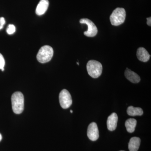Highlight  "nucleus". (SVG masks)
<instances>
[{
    "label": "nucleus",
    "instance_id": "18",
    "mask_svg": "<svg viewBox=\"0 0 151 151\" xmlns=\"http://www.w3.org/2000/svg\"><path fill=\"white\" fill-rule=\"evenodd\" d=\"M147 24L148 25L150 26H151V17H150L147 18Z\"/></svg>",
    "mask_w": 151,
    "mask_h": 151
},
{
    "label": "nucleus",
    "instance_id": "15",
    "mask_svg": "<svg viewBox=\"0 0 151 151\" xmlns=\"http://www.w3.org/2000/svg\"><path fill=\"white\" fill-rule=\"evenodd\" d=\"M16 28L13 24H9L6 29V32L9 35H12L15 32Z\"/></svg>",
    "mask_w": 151,
    "mask_h": 151
},
{
    "label": "nucleus",
    "instance_id": "13",
    "mask_svg": "<svg viewBox=\"0 0 151 151\" xmlns=\"http://www.w3.org/2000/svg\"><path fill=\"white\" fill-rule=\"evenodd\" d=\"M127 113L130 116H141L143 115L144 112L142 109L140 108H135L131 106L127 109Z\"/></svg>",
    "mask_w": 151,
    "mask_h": 151
},
{
    "label": "nucleus",
    "instance_id": "11",
    "mask_svg": "<svg viewBox=\"0 0 151 151\" xmlns=\"http://www.w3.org/2000/svg\"><path fill=\"white\" fill-rule=\"evenodd\" d=\"M137 55L138 59L143 62L148 61L151 56L145 49L143 47L138 49Z\"/></svg>",
    "mask_w": 151,
    "mask_h": 151
},
{
    "label": "nucleus",
    "instance_id": "20",
    "mask_svg": "<svg viewBox=\"0 0 151 151\" xmlns=\"http://www.w3.org/2000/svg\"><path fill=\"white\" fill-rule=\"evenodd\" d=\"M70 112L71 113H73V111H72V110H70Z\"/></svg>",
    "mask_w": 151,
    "mask_h": 151
},
{
    "label": "nucleus",
    "instance_id": "22",
    "mask_svg": "<svg viewBox=\"0 0 151 151\" xmlns=\"http://www.w3.org/2000/svg\"><path fill=\"white\" fill-rule=\"evenodd\" d=\"M77 64H78V65H79V63H78V62H77Z\"/></svg>",
    "mask_w": 151,
    "mask_h": 151
},
{
    "label": "nucleus",
    "instance_id": "17",
    "mask_svg": "<svg viewBox=\"0 0 151 151\" xmlns=\"http://www.w3.org/2000/svg\"><path fill=\"white\" fill-rule=\"evenodd\" d=\"M6 21L4 18L2 17L0 18V30L3 29L4 27V25L5 24Z\"/></svg>",
    "mask_w": 151,
    "mask_h": 151
},
{
    "label": "nucleus",
    "instance_id": "8",
    "mask_svg": "<svg viewBox=\"0 0 151 151\" xmlns=\"http://www.w3.org/2000/svg\"><path fill=\"white\" fill-rule=\"evenodd\" d=\"M118 117L116 113H112L107 120V124L108 129L110 131H113L116 129L118 123Z\"/></svg>",
    "mask_w": 151,
    "mask_h": 151
},
{
    "label": "nucleus",
    "instance_id": "16",
    "mask_svg": "<svg viewBox=\"0 0 151 151\" xmlns=\"http://www.w3.org/2000/svg\"><path fill=\"white\" fill-rule=\"evenodd\" d=\"M5 65V59L3 57L2 55L0 53V69H2L4 68Z\"/></svg>",
    "mask_w": 151,
    "mask_h": 151
},
{
    "label": "nucleus",
    "instance_id": "9",
    "mask_svg": "<svg viewBox=\"0 0 151 151\" xmlns=\"http://www.w3.org/2000/svg\"><path fill=\"white\" fill-rule=\"evenodd\" d=\"M49 4L48 0H40L36 9V14L38 16L44 14L48 9Z\"/></svg>",
    "mask_w": 151,
    "mask_h": 151
},
{
    "label": "nucleus",
    "instance_id": "10",
    "mask_svg": "<svg viewBox=\"0 0 151 151\" xmlns=\"http://www.w3.org/2000/svg\"><path fill=\"white\" fill-rule=\"evenodd\" d=\"M125 77L133 83H138L140 81V77L137 73L127 68L125 72Z\"/></svg>",
    "mask_w": 151,
    "mask_h": 151
},
{
    "label": "nucleus",
    "instance_id": "5",
    "mask_svg": "<svg viewBox=\"0 0 151 151\" xmlns=\"http://www.w3.org/2000/svg\"><path fill=\"white\" fill-rule=\"evenodd\" d=\"M60 104L63 109H67L72 104V100L69 92L66 89H63L60 93L59 96Z\"/></svg>",
    "mask_w": 151,
    "mask_h": 151
},
{
    "label": "nucleus",
    "instance_id": "7",
    "mask_svg": "<svg viewBox=\"0 0 151 151\" xmlns=\"http://www.w3.org/2000/svg\"><path fill=\"white\" fill-rule=\"evenodd\" d=\"M87 136L91 141H95L99 137V132L97 124L92 122L88 126L87 132Z\"/></svg>",
    "mask_w": 151,
    "mask_h": 151
},
{
    "label": "nucleus",
    "instance_id": "6",
    "mask_svg": "<svg viewBox=\"0 0 151 151\" xmlns=\"http://www.w3.org/2000/svg\"><path fill=\"white\" fill-rule=\"evenodd\" d=\"M80 23L86 24L88 27V29L84 32V35L88 37H93L97 35L98 29L95 24L89 19H81L80 20Z\"/></svg>",
    "mask_w": 151,
    "mask_h": 151
},
{
    "label": "nucleus",
    "instance_id": "4",
    "mask_svg": "<svg viewBox=\"0 0 151 151\" xmlns=\"http://www.w3.org/2000/svg\"><path fill=\"white\" fill-rule=\"evenodd\" d=\"M126 17L125 9L122 8H117L113 11L110 16L111 24L113 26L120 25L124 23Z\"/></svg>",
    "mask_w": 151,
    "mask_h": 151
},
{
    "label": "nucleus",
    "instance_id": "2",
    "mask_svg": "<svg viewBox=\"0 0 151 151\" xmlns=\"http://www.w3.org/2000/svg\"><path fill=\"white\" fill-rule=\"evenodd\" d=\"M86 69L90 76L93 78H97L102 74L103 66L99 61L92 60L87 63Z\"/></svg>",
    "mask_w": 151,
    "mask_h": 151
},
{
    "label": "nucleus",
    "instance_id": "21",
    "mask_svg": "<svg viewBox=\"0 0 151 151\" xmlns=\"http://www.w3.org/2000/svg\"><path fill=\"white\" fill-rule=\"evenodd\" d=\"M1 70L2 71H4V68H3L2 69H1Z\"/></svg>",
    "mask_w": 151,
    "mask_h": 151
},
{
    "label": "nucleus",
    "instance_id": "1",
    "mask_svg": "<svg viewBox=\"0 0 151 151\" xmlns=\"http://www.w3.org/2000/svg\"><path fill=\"white\" fill-rule=\"evenodd\" d=\"M12 107L14 113L21 114L24 109V97L21 92H14L12 96Z\"/></svg>",
    "mask_w": 151,
    "mask_h": 151
},
{
    "label": "nucleus",
    "instance_id": "23",
    "mask_svg": "<svg viewBox=\"0 0 151 151\" xmlns=\"http://www.w3.org/2000/svg\"></svg>",
    "mask_w": 151,
    "mask_h": 151
},
{
    "label": "nucleus",
    "instance_id": "12",
    "mask_svg": "<svg viewBox=\"0 0 151 151\" xmlns=\"http://www.w3.org/2000/svg\"><path fill=\"white\" fill-rule=\"evenodd\" d=\"M140 139L137 137H134L130 139L129 143V151H137L140 145Z\"/></svg>",
    "mask_w": 151,
    "mask_h": 151
},
{
    "label": "nucleus",
    "instance_id": "3",
    "mask_svg": "<svg viewBox=\"0 0 151 151\" xmlns=\"http://www.w3.org/2000/svg\"><path fill=\"white\" fill-rule=\"evenodd\" d=\"M53 55V48L49 45H45L41 47L39 50L37 55V59L40 63H46L51 60Z\"/></svg>",
    "mask_w": 151,
    "mask_h": 151
},
{
    "label": "nucleus",
    "instance_id": "14",
    "mask_svg": "<svg viewBox=\"0 0 151 151\" xmlns=\"http://www.w3.org/2000/svg\"><path fill=\"white\" fill-rule=\"evenodd\" d=\"M137 121L134 119H129L125 122V126L127 132L132 133L134 132L135 128L137 126Z\"/></svg>",
    "mask_w": 151,
    "mask_h": 151
},
{
    "label": "nucleus",
    "instance_id": "19",
    "mask_svg": "<svg viewBox=\"0 0 151 151\" xmlns=\"http://www.w3.org/2000/svg\"><path fill=\"white\" fill-rule=\"evenodd\" d=\"M2 139V137L1 135L0 134V142L1 141Z\"/></svg>",
    "mask_w": 151,
    "mask_h": 151
}]
</instances>
